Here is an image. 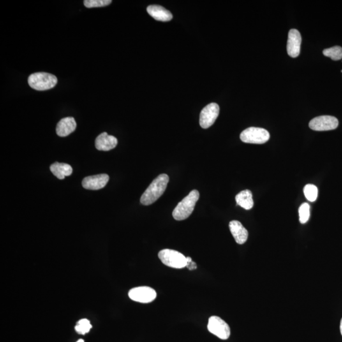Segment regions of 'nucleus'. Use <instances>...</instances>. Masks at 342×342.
<instances>
[{
    "instance_id": "f257e3e1",
    "label": "nucleus",
    "mask_w": 342,
    "mask_h": 342,
    "mask_svg": "<svg viewBox=\"0 0 342 342\" xmlns=\"http://www.w3.org/2000/svg\"><path fill=\"white\" fill-rule=\"evenodd\" d=\"M170 177L166 174L159 175L143 193L140 202L144 205L152 204L163 195L167 188Z\"/></svg>"
},
{
    "instance_id": "f03ea898",
    "label": "nucleus",
    "mask_w": 342,
    "mask_h": 342,
    "mask_svg": "<svg viewBox=\"0 0 342 342\" xmlns=\"http://www.w3.org/2000/svg\"><path fill=\"white\" fill-rule=\"evenodd\" d=\"M199 197L200 193L197 190L194 189L191 191L173 210V218L176 221H182L188 218L192 214Z\"/></svg>"
},
{
    "instance_id": "7ed1b4c3",
    "label": "nucleus",
    "mask_w": 342,
    "mask_h": 342,
    "mask_svg": "<svg viewBox=\"0 0 342 342\" xmlns=\"http://www.w3.org/2000/svg\"><path fill=\"white\" fill-rule=\"evenodd\" d=\"M56 76L47 73L32 74L28 78V84L32 89L45 91L55 86L57 83Z\"/></svg>"
},
{
    "instance_id": "20e7f679",
    "label": "nucleus",
    "mask_w": 342,
    "mask_h": 342,
    "mask_svg": "<svg viewBox=\"0 0 342 342\" xmlns=\"http://www.w3.org/2000/svg\"><path fill=\"white\" fill-rule=\"evenodd\" d=\"M159 257L162 262L167 266L175 269H182L186 267V256L174 250L164 249L159 252Z\"/></svg>"
},
{
    "instance_id": "39448f33",
    "label": "nucleus",
    "mask_w": 342,
    "mask_h": 342,
    "mask_svg": "<svg viewBox=\"0 0 342 342\" xmlns=\"http://www.w3.org/2000/svg\"><path fill=\"white\" fill-rule=\"evenodd\" d=\"M269 133L265 129L251 127L245 129L240 135L243 142L253 144H263L269 140Z\"/></svg>"
},
{
    "instance_id": "423d86ee",
    "label": "nucleus",
    "mask_w": 342,
    "mask_h": 342,
    "mask_svg": "<svg viewBox=\"0 0 342 342\" xmlns=\"http://www.w3.org/2000/svg\"><path fill=\"white\" fill-rule=\"evenodd\" d=\"M207 329L209 332L221 340H227L230 336V328L228 323L218 316H211L209 319Z\"/></svg>"
},
{
    "instance_id": "0eeeda50",
    "label": "nucleus",
    "mask_w": 342,
    "mask_h": 342,
    "mask_svg": "<svg viewBox=\"0 0 342 342\" xmlns=\"http://www.w3.org/2000/svg\"><path fill=\"white\" fill-rule=\"evenodd\" d=\"M129 297L133 301L147 304L153 302L157 297V292L149 286H138L129 291Z\"/></svg>"
},
{
    "instance_id": "6e6552de",
    "label": "nucleus",
    "mask_w": 342,
    "mask_h": 342,
    "mask_svg": "<svg viewBox=\"0 0 342 342\" xmlns=\"http://www.w3.org/2000/svg\"><path fill=\"white\" fill-rule=\"evenodd\" d=\"M338 126V119L330 115H322V116L314 118L309 122L310 128L317 131L334 130Z\"/></svg>"
},
{
    "instance_id": "1a4fd4ad",
    "label": "nucleus",
    "mask_w": 342,
    "mask_h": 342,
    "mask_svg": "<svg viewBox=\"0 0 342 342\" xmlns=\"http://www.w3.org/2000/svg\"><path fill=\"white\" fill-rule=\"evenodd\" d=\"M219 114L218 104L212 103L203 108L200 115V125L203 129H207L214 124Z\"/></svg>"
},
{
    "instance_id": "9d476101",
    "label": "nucleus",
    "mask_w": 342,
    "mask_h": 342,
    "mask_svg": "<svg viewBox=\"0 0 342 342\" xmlns=\"http://www.w3.org/2000/svg\"><path fill=\"white\" fill-rule=\"evenodd\" d=\"M109 181V176L107 174H101L86 177L83 179L82 185L83 188L91 190H98L104 188Z\"/></svg>"
},
{
    "instance_id": "9b49d317",
    "label": "nucleus",
    "mask_w": 342,
    "mask_h": 342,
    "mask_svg": "<svg viewBox=\"0 0 342 342\" xmlns=\"http://www.w3.org/2000/svg\"><path fill=\"white\" fill-rule=\"evenodd\" d=\"M302 37L300 32L297 29H291L288 32L287 42V52L289 56L296 58L299 56Z\"/></svg>"
},
{
    "instance_id": "f8f14e48",
    "label": "nucleus",
    "mask_w": 342,
    "mask_h": 342,
    "mask_svg": "<svg viewBox=\"0 0 342 342\" xmlns=\"http://www.w3.org/2000/svg\"><path fill=\"white\" fill-rule=\"evenodd\" d=\"M231 233L238 244H244L248 239V231L244 228L240 222L232 221L229 225Z\"/></svg>"
},
{
    "instance_id": "ddd939ff",
    "label": "nucleus",
    "mask_w": 342,
    "mask_h": 342,
    "mask_svg": "<svg viewBox=\"0 0 342 342\" xmlns=\"http://www.w3.org/2000/svg\"><path fill=\"white\" fill-rule=\"evenodd\" d=\"M117 143V138L114 136L103 133L96 138L95 147L97 150L100 151H109L116 147Z\"/></svg>"
},
{
    "instance_id": "4468645a",
    "label": "nucleus",
    "mask_w": 342,
    "mask_h": 342,
    "mask_svg": "<svg viewBox=\"0 0 342 342\" xmlns=\"http://www.w3.org/2000/svg\"><path fill=\"white\" fill-rule=\"evenodd\" d=\"M76 122L73 117L64 118L57 124L56 132L61 137H66L75 131Z\"/></svg>"
},
{
    "instance_id": "2eb2a0df",
    "label": "nucleus",
    "mask_w": 342,
    "mask_h": 342,
    "mask_svg": "<svg viewBox=\"0 0 342 342\" xmlns=\"http://www.w3.org/2000/svg\"><path fill=\"white\" fill-rule=\"evenodd\" d=\"M147 12L150 16L159 21L168 22L172 19V13L160 5H150L147 8Z\"/></svg>"
},
{
    "instance_id": "dca6fc26",
    "label": "nucleus",
    "mask_w": 342,
    "mask_h": 342,
    "mask_svg": "<svg viewBox=\"0 0 342 342\" xmlns=\"http://www.w3.org/2000/svg\"><path fill=\"white\" fill-rule=\"evenodd\" d=\"M51 172L59 179H64L73 173V168L68 164L55 163L50 166Z\"/></svg>"
},
{
    "instance_id": "f3484780",
    "label": "nucleus",
    "mask_w": 342,
    "mask_h": 342,
    "mask_svg": "<svg viewBox=\"0 0 342 342\" xmlns=\"http://www.w3.org/2000/svg\"><path fill=\"white\" fill-rule=\"evenodd\" d=\"M236 202L240 207L246 210H251L254 207L253 193L249 189L242 191L235 197Z\"/></svg>"
},
{
    "instance_id": "a211bd4d",
    "label": "nucleus",
    "mask_w": 342,
    "mask_h": 342,
    "mask_svg": "<svg viewBox=\"0 0 342 342\" xmlns=\"http://www.w3.org/2000/svg\"><path fill=\"white\" fill-rule=\"evenodd\" d=\"M323 55L326 57L331 58L333 61H340L342 59V48L339 46L327 48L323 50Z\"/></svg>"
},
{
    "instance_id": "6ab92c4d",
    "label": "nucleus",
    "mask_w": 342,
    "mask_h": 342,
    "mask_svg": "<svg viewBox=\"0 0 342 342\" xmlns=\"http://www.w3.org/2000/svg\"><path fill=\"white\" fill-rule=\"evenodd\" d=\"M304 193L307 200L310 202H315L318 198V189L314 184H307L304 187Z\"/></svg>"
},
{
    "instance_id": "aec40b11",
    "label": "nucleus",
    "mask_w": 342,
    "mask_h": 342,
    "mask_svg": "<svg viewBox=\"0 0 342 342\" xmlns=\"http://www.w3.org/2000/svg\"><path fill=\"white\" fill-rule=\"evenodd\" d=\"M92 325L90 321L87 319H82L78 321L75 327L76 332L79 334L85 335L89 332Z\"/></svg>"
},
{
    "instance_id": "412c9836",
    "label": "nucleus",
    "mask_w": 342,
    "mask_h": 342,
    "mask_svg": "<svg viewBox=\"0 0 342 342\" xmlns=\"http://www.w3.org/2000/svg\"><path fill=\"white\" fill-rule=\"evenodd\" d=\"M300 223L305 224L310 218V205L307 203H302L299 209Z\"/></svg>"
},
{
    "instance_id": "4be33fe9",
    "label": "nucleus",
    "mask_w": 342,
    "mask_h": 342,
    "mask_svg": "<svg viewBox=\"0 0 342 342\" xmlns=\"http://www.w3.org/2000/svg\"><path fill=\"white\" fill-rule=\"evenodd\" d=\"M112 3L111 0H85L84 4L86 8L103 7Z\"/></svg>"
},
{
    "instance_id": "5701e85b",
    "label": "nucleus",
    "mask_w": 342,
    "mask_h": 342,
    "mask_svg": "<svg viewBox=\"0 0 342 342\" xmlns=\"http://www.w3.org/2000/svg\"><path fill=\"white\" fill-rule=\"evenodd\" d=\"M187 258V264L186 267H188L189 270H194L196 269V264L195 262H193L192 259L190 257H186Z\"/></svg>"
},
{
    "instance_id": "b1692460",
    "label": "nucleus",
    "mask_w": 342,
    "mask_h": 342,
    "mask_svg": "<svg viewBox=\"0 0 342 342\" xmlns=\"http://www.w3.org/2000/svg\"><path fill=\"white\" fill-rule=\"evenodd\" d=\"M340 330H341V334L342 335V318L341 321V325H340Z\"/></svg>"
},
{
    "instance_id": "393cba45",
    "label": "nucleus",
    "mask_w": 342,
    "mask_h": 342,
    "mask_svg": "<svg viewBox=\"0 0 342 342\" xmlns=\"http://www.w3.org/2000/svg\"><path fill=\"white\" fill-rule=\"evenodd\" d=\"M77 342H85V341L83 339H80Z\"/></svg>"
}]
</instances>
